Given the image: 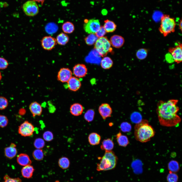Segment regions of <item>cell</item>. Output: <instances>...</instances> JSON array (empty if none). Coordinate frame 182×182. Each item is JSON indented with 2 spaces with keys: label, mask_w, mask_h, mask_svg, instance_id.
Here are the masks:
<instances>
[{
  "label": "cell",
  "mask_w": 182,
  "mask_h": 182,
  "mask_svg": "<svg viewBox=\"0 0 182 182\" xmlns=\"http://www.w3.org/2000/svg\"><path fill=\"white\" fill-rule=\"evenodd\" d=\"M83 107L80 104L76 103L72 104L70 108L71 113L75 116H78L81 115L83 111Z\"/></svg>",
  "instance_id": "d6986e66"
},
{
  "label": "cell",
  "mask_w": 182,
  "mask_h": 182,
  "mask_svg": "<svg viewBox=\"0 0 182 182\" xmlns=\"http://www.w3.org/2000/svg\"><path fill=\"white\" fill-rule=\"evenodd\" d=\"M56 39L57 43L59 45L64 46L68 42L69 37L66 34L62 32L57 36Z\"/></svg>",
  "instance_id": "44dd1931"
},
{
  "label": "cell",
  "mask_w": 182,
  "mask_h": 182,
  "mask_svg": "<svg viewBox=\"0 0 182 182\" xmlns=\"http://www.w3.org/2000/svg\"><path fill=\"white\" fill-rule=\"evenodd\" d=\"M114 144L110 139L104 140L102 142L100 148L101 150L105 151L111 150L114 147Z\"/></svg>",
  "instance_id": "603a6c76"
},
{
  "label": "cell",
  "mask_w": 182,
  "mask_h": 182,
  "mask_svg": "<svg viewBox=\"0 0 182 182\" xmlns=\"http://www.w3.org/2000/svg\"><path fill=\"white\" fill-rule=\"evenodd\" d=\"M106 32L103 26H101L99 31L95 34L98 38L104 37Z\"/></svg>",
  "instance_id": "7bdbcfd3"
},
{
  "label": "cell",
  "mask_w": 182,
  "mask_h": 182,
  "mask_svg": "<svg viewBox=\"0 0 182 182\" xmlns=\"http://www.w3.org/2000/svg\"><path fill=\"white\" fill-rule=\"evenodd\" d=\"M178 102L177 100L173 99L158 102L156 112L161 125L171 127L177 125L181 122V118L177 114L179 110L177 105Z\"/></svg>",
  "instance_id": "6da1fadb"
},
{
  "label": "cell",
  "mask_w": 182,
  "mask_h": 182,
  "mask_svg": "<svg viewBox=\"0 0 182 182\" xmlns=\"http://www.w3.org/2000/svg\"><path fill=\"white\" fill-rule=\"evenodd\" d=\"M41 45L42 48L47 51L54 49L57 44L56 38L51 36L44 37L41 40Z\"/></svg>",
  "instance_id": "30bf717a"
},
{
  "label": "cell",
  "mask_w": 182,
  "mask_h": 182,
  "mask_svg": "<svg viewBox=\"0 0 182 182\" xmlns=\"http://www.w3.org/2000/svg\"><path fill=\"white\" fill-rule=\"evenodd\" d=\"M182 45L181 43L178 42L175 47H170L168 49V52L170 53L174 61L177 64L182 61Z\"/></svg>",
  "instance_id": "9c48e42d"
},
{
  "label": "cell",
  "mask_w": 182,
  "mask_h": 182,
  "mask_svg": "<svg viewBox=\"0 0 182 182\" xmlns=\"http://www.w3.org/2000/svg\"><path fill=\"white\" fill-rule=\"evenodd\" d=\"M22 9L28 16H33L36 15L39 12V8L36 2L33 0L28 1L23 5Z\"/></svg>",
  "instance_id": "52a82bcc"
},
{
  "label": "cell",
  "mask_w": 182,
  "mask_h": 182,
  "mask_svg": "<svg viewBox=\"0 0 182 182\" xmlns=\"http://www.w3.org/2000/svg\"><path fill=\"white\" fill-rule=\"evenodd\" d=\"M58 165L59 166L63 169L68 168L70 165V161L69 159L65 157L60 158L59 160Z\"/></svg>",
  "instance_id": "4dcf8cb0"
},
{
  "label": "cell",
  "mask_w": 182,
  "mask_h": 182,
  "mask_svg": "<svg viewBox=\"0 0 182 182\" xmlns=\"http://www.w3.org/2000/svg\"><path fill=\"white\" fill-rule=\"evenodd\" d=\"M29 109L33 116L35 117L40 115L42 112V108L41 105L35 101L31 103L29 106Z\"/></svg>",
  "instance_id": "2e32d148"
},
{
  "label": "cell",
  "mask_w": 182,
  "mask_h": 182,
  "mask_svg": "<svg viewBox=\"0 0 182 182\" xmlns=\"http://www.w3.org/2000/svg\"><path fill=\"white\" fill-rule=\"evenodd\" d=\"M67 83V87L72 91H77L81 86V83L79 79L75 76H72Z\"/></svg>",
  "instance_id": "5bb4252c"
},
{
  "label": "cell",
  "mask_w": 182,
  "mask_h": 182,
  "mask_svg": "<svg viewBox=\"0 0 182 182\" xmlns=\"http://www.w3.org/2000/svg\"><path fill=\"white\" fill-rule=\"evenodd\" d=\"M34 170L33 166L30 165L24 166L21 170L22 176L26 178H29L32 176Z\"/></svg>",
  "instance_id": "7402d4cb"
},
{
  "label": "cell",
  "mask_w": 182,
  "mask_h": 182,
  "mask_svg": "<svg viewBox=\"0 0 182 182\" xmlns=\"http://www.w3.org/2000/svg\"><path fill=\"white\" fill-rule=\"evenodd\" d=\"M168 166L169 171L174 173L178 172L180 169L178 163L175 160L170 161L168 163Z\"/></svg>",
  "instance_id": "83f0119b"
},
{
  "label": "cell",
  "mask_w": 182,
  "mask_h": 182,
  "mask_svg": "<svg viewBox=\"0 0 182 182\" xmlns=\"http://www.w3.org/2000/svg\"><path fill=\"white\" fill-rule=\"evenodd\" d=\"M35 2H37L39 3H41L42 5L45 0H32Z\"/></svg>",
  "instance_id": "f6af8a7d"
},
{
  "label": "cell",
  "mask_w": 182,
  "mask_h": 182,
  "mask_svg": "<svg viewBox=\"0 0 182 182\" xmlns=\"http://www.w3.org/2000/svg\"><path fill=\"white\" fill-rule=\"evenodd\" d=\"M95 112L92 109H89L87 110L85 113L84 118L87 122H90L92 121L94 119Z\"/></svg>",
  "instance_id": "836d02e7"
},
{
  "label": "cell",
  "mask_w": 182,
  "mask_h": 182,
  "mask_svg": "<svg viewBox=\"0 0 182 182\" xmlns=\"http://www.w3.org/2000/svg\"><path fill=\"white\" fill-rule=\"evenodd\" d=\"M99 112L104 120L110 117L112 112V108L109 104L107 103L102 104L99 107Z\"/></svg>",
  "instance_id": "4fadbf2b"
},
{
  "label": "cell",
  "mask_w": 182,
  "mask_h": 182,
  "mask_svg": "<svg viewBox=\"0 0 182 182\" xmlns=\"http://www.w3.org/2000/svg\"><path fill=\"white\" fill-rule=\"evenodd\" d=\"M98 38L95 34H90L85 38V41L87 44L91 46L95 44Z\"/></svg>",
  "instance_id": "f546056e"
},
{
  "label": "cell",
  "mask_w": 182,
  "mask_h": 182,
  "mask_svg": "<svg viewBox=\"0 0 182 182\" xmlns=\"http://www.w3.org/2000/svg\"><path fill=\"white\" fill-rule=\"evenodd\" d=\"M106 32H112L114 31L116 29L117 25L113 21L108 19L104 21L103 26Z\"/></svg>",
  "instance_id": "d4e9b609"
},
{
  "label": "cell",
  "mask_w": 182,
  "mask_h": 182,
  "mask_svg": "<svg viewBox=\"0 0 182 182\" xmlns=\"http://www.w3.org/2000/svg\"><path fill=\"white\" fill-rule=\"evenodd\" d=\"M83 28L87 33L95 34L99 30L101 26L99 20L97 19H85Z\"/></svg>",
  "instance_id": "8992f818"
},
{
  "label": "cell",
  "mask_w": 182,
  "mask_h": 182,
  "mask_svg": "<svg viewBox=\"0 0 182 182\" xmlns=\"http://www.w3.org/2000/svg\"><path fill=\"white\" fill-rule=\"evenodd\" d=\"M17 161L19 165L23 166L30 165L32 163L29 156L25 153L19 154L17 156Z\"/></svg>",
  "instance_id": "ac0fdd59"
},
{
  "label": "cell",
  "mask_w": 182,
  "mask_h": 182,
  "mask_svg": "<svg viewBox=\"0 0 182 182\" xmlns=\"http://www.w3.org/2000/svg\"><path fill=\"white\" fill-rule=\"evenodd\" d=\"M32 155L36 160L40 161L43 159L44 157V153L41 149H37L33 152Z\"/></svg>",
  "instance_id": "1f68e13d"
},
{
  "label": "cell",
  "mask_w": 182,
  "mask_h": 182,
  "mask_svg": "<svg viewBox=\"0 0 182 182\" xmlns=\"http://www.w3.org/2000/svg\"><path fill=\"white\" fill-rule=\"evenodd\" d=\"M116 137L117 142L119 146L125 147L129 144V142L127 137L122 134L120 131L116 135Z\"/></svg>",
  "instance_id": "ffe728a7"
},
{
  "label": "cell",
  "mask_w": 182,
  "mask_h": 182,
  "mask_svg": "<svg viewBox=\"0 0 182 182\" xmlns=\"http://www.w3.org/2000/svg\"><path fill=\"white\" fill-rule=\"evenodd\" d=\"M9 64L7 60L5 58L0 57V69L4 70L6 69Z\"/></svg>",
  "instance_id": "60d3db41"
},
{
  "label": "cell",
  "mask_w": 182,
  "mask_h": 182,
  "mask_svg": "<svg viewBox=\"0 0 182 182\" xmlns=\"http://www.w3.org/2000/svg\"><path fill=\"white\" fill-rule=\"evenodd\" d=\"M130 119L132 122L136 124L140 123L142 120L141 115L137 112H134L131 114Z\"/></svg>",
  "instance_id": "d6a6232c"
},
{
  "label": "cell",
  "mask_w": 182,
  "mask_h": 182,
  "mask_svg": "<svg viewBox=\"0 0 182 182\" xmlns=\"http://www.w3.org/2000/svg\"><path fill=\"white\" fill-rule=\"evenodd\" d=\"M182 19H181L180 20H179V24L178 26H179V30H180V31H181V32H182Z\"/></svg>",
  "instance_id": "ee69618b"
},
{
  "label": "cell",
  "mask_w": 182,
  "mask_h": 182,
  "mask_svg": "<svg viewBox=\"0 0 182 182\" xmlns=\"http://www.w3.org/2000/svg\"><path fill=\"white\" fill-rule=\"evenodd\" d=\"M8 119L5 116L0 114V127L3 128L6 127L8 124Z\"/></svg>",
  "instance_id": "ab89813d"
},
{
  "label": "cell",
  "mask_w": 182,
  "mask_h": 182,
  "mask_svg": "<svg viewBox=\"0 0 182 182\" xmlns=\"http://www.w3.org/2000/svg\"><path fill=\"white\" fill-rule=\"evenodd\" d=\"M99 158L100 160L97 164V171H107L113 169L116 167L118 158L112 151H105L103 157Z\"/></svg>",
  "instance_id": "3957f363"
},
{
  "label": "cell",
  "mask_w": 182,
  "mask_h": 182,
  "mask_svg": "<svg viewBox=\"0 0 182 182\" xmlns=\"http://www.w3.org/2000/svg\"><path fill=\"white\" fill-rule=\"evenodd\" d=\"M16 145L12 143L10 146L6 147L4 149V153L5 156L7 158L11 159L15 157L17 153Z\"/></svg>",
  "instance_id": "e0dca14e"
},
{
  "label": "cell",
  "mask_w": 182,
  "mask_h": 182,
  "mask_svg": "<svg viewBox=\"0 0 182 182\" xmlns=\"http://www.w3.org/2000/svg\"><path fill=\"white\" fill-rule=\"evenodd\" d=\"M113 63V61L110 57L105 56L103 57L102 60L101 62V65L103 69H108L112 67Z\"/></svg>",
  "instance_id": "4316f807"
},
{
  "label": "cell",
  "mask_w": 182,
  "mask_h": 182,
  "mask_svg": "<svg viewBox=\"0 0 182 182\" xmlns=\"http://www.w3.org/2000/svg\"><path fill=\"white\" fill-rule=\"evenodd\" d=\"M44 139L48 142L51 141L53 138V135L52 132L49 131H46L43 135Z\"/></svg>",
  "instance_id": "f35d334b"
},
{
  "label": "cell",
  "mask_w": 182,
  "mask_h": 182,
  "mask_svg": "<svg viewBox=\"0 0 182 182\" xmlns=\"http://www.w3.org/2000/svg\"><path fill=\"white\" fill-rule=\"evenodd\" d=\"M87 69L86 65L83 64H77L74 66L73 73L75 76L81 78L86 76L87 73Z\"/></svg>",
  "instance_id": "7c38bea8"
},
{
  "label": "cell",
  "mask_w": 182,
  "mask_h": 182,
  "mask_svg": "<svg viewBox=\"0 0 182 182\" xmlns=\"http://www.w3.org/2000/svg\"><path fill=\"white\" fill-rule=\"evenodd\" d=\"M34 131V128L33 125L27 121L22 123L19 126L18 128L19 133L25 137L32 135Z\"/></svg>",
  "instance_id": "ba28073f"
},
{
  "label": "cell",
  "mask_w": 182,
  "mask_h": 182,
  "mask_svg": "<svg viewBox=\"0 0 182 182\" xmlns=\"http://www.w3.org/2000/svg\"><path fill=\"white\" fill-rule=\"evenodd\" d=\"M120 128L121 131L123 132H129L131 130V126L129 123L124 122L120 125Z\"/></svg>",
  "instance_id": "8d00e7d4"
},
{
  "label": "cell",
  "mask_w": 182,
  "mask_h": 182,
  "mask_svg": "<svg viewBox=\"0 0 182 182\" xmlns=\"http://www.w3.org/2000/svg\"><path fill=\"white\" fill-rule=\"evenodd\" d=\"M62 29L63 33L66 34H70L73 32L75 30V27L72 22L66 21L62 25Z\"/></svg>",
  "instance_id": "484cf974"
},
{
  "label": "cell",
  "mask_w": 182,
  "mask_h": 182,
  "mask_svg": "<svg viewBox=\"0 0 182 182\" xmlns=\"http://www.w3.org/2000/svg\"><path fill=\"white\" fill-rule=\"evenodd\" d=\"M5 181L3 182H22L21 180L19 178H12L7 175H6L4 177Z\"/></svg>",
  "instance_id": "b9f144b4"
},
{
  "label": "cell",
  "mask_w": 182,
  "mask_h": 182,
  "mask_svg": "<svg viewBox=\"0 0 182 182\" xmlns=\"http://www.w3.org/2000/svg\"><path fill=\"white\" fill-rule=\"evenodd\" d=\"M2 78V76L1 73L0 72V81H1V79Z\"/></svg>",
  "instance_id": "bcb514c9"
},
{
  "label": "cell",
  "mask_w": 182,
  "mask_h": 182,
  "mask_svg": "<svg viewBox=\"0 0 182 182\" xmlns=\"http://www.w3.org/2000/svg\"><path fill=\"white\" fill-rule=\"evenodd\" d=\"M168 182H177L178 180V176L175 173L169 171L167 177Z\"/></svg>",
  "instance_id": "e575fe53"
},
{
  "label": "cell",
  "mask_w": 182,
  "mask_h": 182,
  "mask_svg": "<svg viewBox=\"0 0 182 182\" xmlns=\"http://www.w3.org/2000/svg\"><path fill=\"white\" fill-rule=\"evenodd\" d=\"M101 139L100 135L96 132L90 133L88 137L89 144L92 145H98L100 143Z\"/></svg>",
  "instance_id": "cb8c5ba5"
},
{
  "label": "cell",
  "mask_w": 182,
  "mask_h": 182,
  "mask_svg": "<svg viewBox=\"0 0 182 182\" xmlns=\"http://www.w3.org/2000/svg\"></svg>",
  "instance_id": "7dc6e473"
},
{
  "label": "cell",
  "mask_w": 182,
  "mask_h": 182,
  "mask_svg": "<svg viewBox=\"0 0 182 182\" xmlns=\"http://www.w3.org/2000/svg\"><path fill=\"white\" fill-rule=\"evenodd\" d=\"M155 131L148 121L142 119L136 124L134 127V135L136 140L142 143L149 141L154 135Z\"/></svg>",
  "instance_id": "7a4b0ae2"
},
{
  "label": "cell",
  "mask_w": 182,
  "mask_h": 182,
  "mask_svg": "<svg viewBox=\"0 0 182 182\" xmlns=\"http://www.w3.org/2000/svg\"><path fill=\"white\" fill-rule=\"evenodd\" d=\"M176 26L174 18L171 17L169 15L164 14L161 18V24L158 30L163 36L165 37L175 32Z\"/></svg>",
  "instance_id": "277c9868"
},
{
  "label": "cell",
  "mask_w": 182,
  "mask_h": 182,
  "mask_svg": "<svg viewBox=\"0 0 182 182\" xmlns=\"http://www.w3.org/2000/svg\"><path fill=\"white\" fill-rule=\"evenodd\" d=\"M8 104V101L5 97H0V110L5 109L7 107Z\"/></svg>",
  "instance_id": "74e56055"
},
{
  "label": "cell",
  "mask_w": 182,
  "mask_h": 182,
  "mask_svg": "<svg viewBox=\"0 0 182 182\" xmlns=\"http://www.w3.org/2000/svg\"><path fill=\"white\" fill-rule=\"evenodd\" d=\"M148 53V51L146 49L140 48L138 49L136 53V56L138 59L143 60L147 57Z\"/></svg>",
  "instance_id": "f1b7e54d"
},
{
  "label": "cell",
  "mask_w": 182,
  "mask_h": 182,
  "mask_svg": "<svg viewBox=\"0 0 182 182\" xmlns=\"http://www.w3.org/2000/svg\"><path fill=\"white\" fill-rule=\"evenodd\" d=\"M72 73L68 68H61L58 72L57 79L58 81L62 82H67L72 76Z\"/></svg>",
  "instance_id": "8fae6325"
},
{
  "label": "cell",
  "mask_w": 182,
  "mask_h": 182,
  "mask_svg": "<svg viewBox=\"0 0 182 182\" xmlns=\"http://www.w3.org/2000/svg\"><path fill=\"white\" fill-rule=\"evenodd\" d=\"M34 146L37 149H41L45 145V142L41 138H39L36 139L34 143Z\"/></svg>",
  "instance_id": "d590c367"
},
{
  "label": "cell",
  "mask_w": 182,
  "mask_h": 182,
  "mask_svg": "<svg viewBox=\"0 0 182 182\" xmlns=\"http://www.w3.org/2000/svg\"><path fill=\"white\" fill-rule=\"evenodd\" d=\"M94 47L99 54L103 57H105L108 53L112 51L110 40L106 37L98 38Z\"/></svg>",
  "instance_id": "5b68a950"
},
{
  "label": "cell",
  "mask_w": 182,
  "mask_h": 182,
  "mask_svg": "<svg viewBox=\"0 0 182 182\" xmlns=\"http://www.w3.org/2000/svg\"><path fill=\"white\" fill-rule=\"evenodd\" d=\"M110 41L111 45L113 47L119 48L123 46L125 42V40L122 36L115 35L111 37Z\"/></svg>",
  "instance_id": "9a60e30c"
}]
</instances>
